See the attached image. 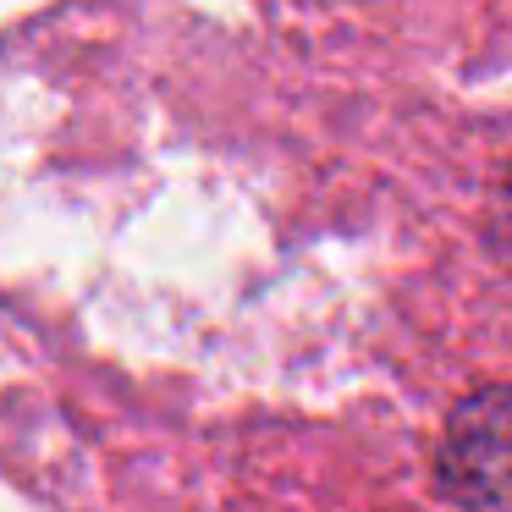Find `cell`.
Returning <instances> with one entry per match:
<instances>
[{"label": "cell", "mask_w": 512, "mask_h": 512, "mask_svg": "<svg viewBox=\"0 0 512 512\" xmlns=\"http://www.w3.org/2000/svg\"><path fill=\"white\" fill-rule=\"evenodd\" d=\"M490 248H496V259L512 270V160L496 171V182H490Z\"/></svg>", "instance_id": "cell-2"}, {"label": "cell", "mask_w": 512, "mask_h": 512, "mask_svg": "<svg viewBox=\"0 0 512 512\" xmlns=\"http://www.w3.org/2000/svg\"><path fill=\"white\" fill-rule=\"evenodd\" d=\"M441 485L463 512H512V380L468 391L441 435Z\"/></svg>", "instance_id": "cell-1"}]
</instances>
